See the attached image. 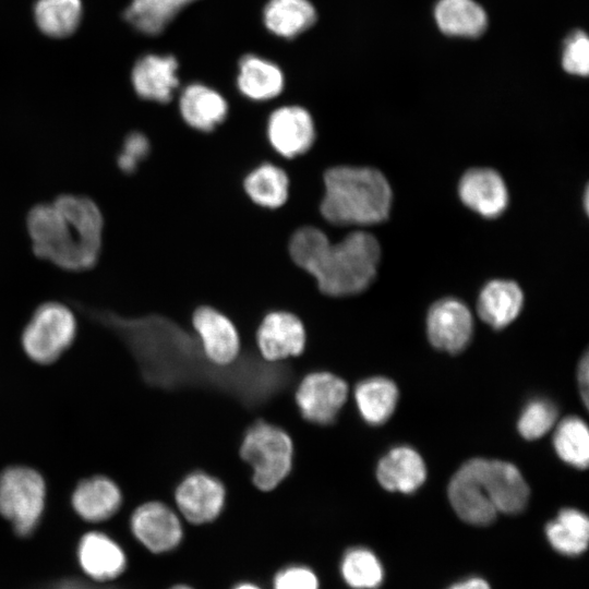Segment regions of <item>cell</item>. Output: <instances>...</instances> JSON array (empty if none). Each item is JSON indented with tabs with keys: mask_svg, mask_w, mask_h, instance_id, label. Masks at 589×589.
I'll use <instances>...</instances> for the list:
<instances>
[{
	"mask_svg": "<svg viewBox=\"0 0 589 589\" xmlns=\"http://www.w3.org/2000/svg\"><path fill=\"white\" fill-rule=\"evenodd\" d=\"M26 228L34 254L59 268L85 271L98 261L104 218L89 197L62 194L32 207Z\"/></svg>",
	"mask_w": 589,
	"mask_h": 589,
	"instance_id": "cell-1",
	"label": "cell"
},
{
	"mask_svg": "<svg viewBox=\"0 0 589 589\" xmlns=\"http://www.w3.org/2000/svg\"><path fill=\"white\" fill-rule=\"evenodd\" d=\"M292 262L330 297L360 293L374 280L381 248L373 235L357 230L338 242L315 226L294 230L288 242Z\"/></svg>",
	"mask_w": 589,
	"mask_h": 589,
	"instance_id": "cell-2",
	"label": "cell"
},
{
	"mask_svg": "<svg viewBox=\"0 0 589 589\" xmlns=\"http://www.w3.org/2000/svg\"><path fill=\"white\" fill-rule=\"evenodd\" d=\"M322 217L335 226H365L388 217L392 190L386 178L370 167L335 166L323 173Z\"/></svg>",
	"mask_w": 589,
	"mask_h": 589,
	"instance_id": "cell-3",
	"label": "cell"
},
{
	"mask_svg": "<svg viewBox=\"0 0 589 589\" xmlns=\"http://www.w3.org/2000/svg\"><path fill=\"white\" fill-rule=\"evenodd\" d=\"M47 483L36 468L10 465L0 472V516L20 537L31 534L44 515Z\"/></svg>",
	"mask_w": 589,
	"mask_h": 589,
	"instance_id": "cell-4",
	"label": "cell"
},
{
	"mask_svg": "<svg viewBox=\"0 0 589 589\" xmlns=\"http://www.w3.org/2000/svg\"><path fill=\"white\" fill-rule=\"evenodd\" d=\"M77 333L74 312L65 304L49 301L32 314L21 334L24 354L34 363L56 362L73 344Z\"/></svg>",
	"mask_w": 589,
	"mask_h": 589,
	"instance_id": "cell-5",
	"label": "cell"
},
{
	"mask_svg": "<svg viewBox=\"0 0 589 589\" xmlns=\"http://www.w3.org/2000/svg\"><path fill=\"white\" fill-rule=\"evenodd\" d=\"M240 454L250 465L252 481L262 491H271L290 473L293 445L290 436L280 428L257 422L245 433Z\"/></svg>",
	"mask_w": 589,
	"mask_h": 589,
	"instance_id": "cell-6",
	"label": "cell"
},
{
	"mask_svg": "<svg viewBox=\"0 0 589 589\" xmlns=\"http://www.w3.org/2000/svg\"><path fill=\"white\" fill-rule=\"evenodd\" d=\"M485 461L483 458L466 461L453 476L448 485V497L454 510L464 521L471 525H489L497 515L485 488Z\"/></svg>",
	"mask_w": 589,
	"mask_h": 589,
	"instance_id": "cell-7",
	"label": "cell"
},
{
	"mask_svg": "<svg viewBox=\"0 0 589 589\" xmlns=\"http://www.w3.org/2000/svg\"><path fill=\"white\" fill-rule=\"evenodd\" d=\"M134 538L149 552L163 554L175 550L183 539V526L168 505L149 501L139 505L130 517Z\"/></svg>",
	"mask_w": 589,
	"mask_h": 589,
	"instance_id": "cell-8",
	"label": "cell"
},
{
	"mask_svg": "<svg viewBox=\"0 0 589 589\" xmlns=\"http://www.w3.org/2000/svg\"><path fill=\"white\" fill-rule=\"evenodd\" d=\"M348 396L347 383L328 372L303 377L296 390V402L304 419L317 424L334 421Z\"/></svg>",
	"mask_w": 589,
	"mask_h": 589,
	"instance_id": "cell-9",
	"label": "cell"
},
{
	"mask_svg": "<svg viewBox=\"0 0 589 589\" xmlns=\"http://www.w3.org/2000/svg\"><path fill=\"white\" fill-rule=\"evenodd\" d=\"M266 134L273 149L289 159L309 152L316 139L311 113L296 105L274 110L267 120Z\"/></svg>",
	"mask_w": 589,
	"mask_h": 589,
	"instance_id": "cell-10",
	"label": "cell"
},
{
	"mask_svg": "<svg viewBox=\"0 0 589 589\" xmlns=\"http://www.w3.org/2000/svg\"><path fill=\"white\" fill-rule=\"evenodd\" d=\"M226 491L223 483L202 471L188 474L175 491V502L181 516L193 525L215 520L223 512Z\"/></svg>",
	"mask_w": 589,
	"mask_h": 589,
	"instance_id": "cell-11",
	"label": "cell"
},
{
	"mask_svg": "<svg viewBox=\"0 0 589 589\" xmlns=\"http://www.w3.org/2000/svg\"><path fill=\"white\" fill-rule=\"evenodd\" d=\"M426 329L429 340L435 348L457 353L470 341L473 329L472 316L461 301L445 298L431 306Z\"/></svg>",
	"mask_w": 589,
	"mask_h": 589,
	"instance_id": "cell-12",
	"label": "cell"
},
{
	"mask_svg": "<svg viewBox=\"0 0 589 589\" xmlns=\"http://www.w3.org/2000/svg\"><path fill=\"white\" fill-rule=\"evenodd\" d=\"M306 341L301 320L287 311H273L261 321L256 342L262 357L271 362L302 353Z\"/></svg>",
	"mask_w": 589,
	"mask_h": 589,
	"instance_id": "cell-13",
	"label": "cell"
},
{
	"mask_svg": "<svg viewBox=\"0 0 589 589\" xmlns=\"http://www.w3.org/2000/svg\"><path fill=\"white\" fill-rule=\"evenodd\" d=\"M192 325L197 334L205 357L223 366L232 363L240 351V338L231 320L218 310L203 305L192 315Z\"/></svg>",
	"mask_w": 589,
	"mask_h": 589,
	"instance_id": "cell-14",
	"label": "cell"
},
{
	"mask_svg": "<svg viewBox=\"0 0 589 589\" xmlns=\"http://www.w3.org/2000/svg\"><path fill=\"white\" fill-rule=\"evenodd\" d=\"M118 483L105 474L81 479L70 496L73 512L84 521L97 524L111 518L122 504Z\"/></svg>",
	"mask_w": 589,
	"mask_h": 589,
	"instance_id": "cell-15",
	"label": "cell"
},
{
	"mask_svg": "<svg viewBox=\"0 0 589 589\" xmlns=\"http://www.w3.org/2000/svg\"><path fill=\"white\" fill-rule=\"evenodd\" d=\"M76 556L84 574L97 582L119 577L128 563L120 544L101 531L84 533L79 541Z\"/></svg>",
	"mask_w": 589,
	"mask_h": 589,
	"instance_id": "cell-16",
	"label": "cell"
},
{
	"mask_svg": "<svg viewBox=\"0 0 589 589\" xmlns=\"http://www.w3.org/2000/svg\"><path fill=\"white\" fill-rule=\"evenodd\" d=\"M458 192L466 206L486 218L500 216L508 203L502 177L489 168L468 170L460 179Z\"/></svg>",
	"mask_w": 589,
	"mask_h": 589,
	"instance_id": "cell-17",
	"label": "cell"
},
{
	"mask_svg": "<svg viewBox=\"0 0 589 589\" xmlns=\"http://www.w3.org/2000/svg\"><path fill=\"white\" fill-rule=\"evenodd\" d=\"M178 62L172 56L146 55L132 70V84L143 99L168 103L178 87Z\"/></svg>",
	"mask_w": 589,
	"mask_h": 589,
	"instance_id": "cell-18",
	"label": "cell"
},
{
	"mask_svg": "<svg viewBox=\"0 0 589 589\" xmlns=\"http://www.w3.org/2000/svg\"><path fill=\"white\" fill-rule=\"evenodd\" d=\"M484 482L495 509L505 514L521 512L529 498V488L520 471L510 462L486 460Z\"/></svg>",
	"mask_w": 589,
	"mask_h": 589,
	"instance_id": "cell-19",
	"label": "cell"
},
{
	"mask_svg": "<svg viewBox=\"0 0 589 589\" xmlns=\"http://www.w3.org/2000/svg\"><path fill=\"white\" fill-rule=\"evenodd\" d=\"M376 477L388 491L412 493L423 484L426 469L423 459L413 448L399 446L390 449L380 460Z\"/></svg>",
	"mask_w": 589,
	"mask_h": 589,
	"instance_id": "cell-20",
	"label": "cell"
},
{
	"mask_svg": "<svg viewBox=\"0 0 589 589\" xmlns=\"http://www.w3.org/2000/svg\"><path fill=\"white\" fill-rule=\"evenodd\" d=\"M179 110L184 122L201 132H211L227 117L228 104L215 89L199 83L181 93Z\"/></svg>",
	"mask_w": 589,
	"mask_h": 589,
	"instance_id": "cell-21",
	"label": "cell"
},
{
	"mask_svg": "<svg viewBox=\"0 0 589 589\" xmlns=\"http://www.w3.org/2000/svg\"><path fill=\"white\" fill-rule=\"evenodd\" d=\"M524 302L520 287L510 280H492L481 290L478 313L493 328H503L519 314Z\"/></svg>",
	"mask_w": 589,
	"mask_h": 589,
	"instance_id": "cell-22",
	"label": "cell"
},
{
	"mask_svg": "<svg viewBox=\"0 0 589 589\" xmlns=\"http://www.w3.org/2000/svg\"><path fill=\"white\" fill-rule=\"evenodd\" d=\"M434 20L442 33L455 37H477L488 25L484 9L474 0H438Z\"/></svg>",
	"mask_w": 589,
	"mask_h": 589,
	"instance_id": "cell-23",
	"label": "cell"
},
{
	"mask_svg": "<svg viewBox=\"0 0 589 589\" xmlns=\"http://www.w3.org/2000/svg\"><path fill=\"white\" fill-rule=\"evenodd\" d=\"M284 83V74L275 63L254 55L241 58L237 85L245 97L256 101L275 98Z\"/></svg>",
	"mask_w": 589,
	"mask_h": 589,
	"instance_id": "cell-24",
	"label": "cell"
},
{
	"mask_svg": "<svg viewBox=\"0 0 589 589\" xmlns=\"http://www.w3.org/2000/svg\"><path fill=\"white\" fill-rule=\"evenodd\" d=\"M242 185L255 205L276 209L287 202L290 181L283 168L266 161L252 169L244 177Z\"/></svg>",
	"mask_w": 589,
	"mask_h": 589,
	"instance_id": "cell-25",
	"label": "cell"
},
{
	"mask_svg": "<svg viewBox=\"0 0 589 589\" xmlns=\"http://www.w3.org/2000/svg\"><path fill=\"white\" fill-rule=\"evenodd\" d=\"M354 398L363 420L378 425L393 414L398 400V389L395 383L386 377H370L356 386Z\"/></svg>",
	"mask_w": 589,
	"mask_h": 589,
	"instance_id": "cell-26",
	"label": "cell"
},
{
	"mask_svg": "<svg viewBox=\"0 0 589 589\" xmlns=\"http://www.w3.org/2000/svg\"><path fill=\"white\" fill-rule=\"evenodd\" d=\"M263 20L273 34L292 38L313 25L316 12L309 0H269Z\"/></svg>",
	"mask_w": 589,
	"mask_h": 589,
	"instance_id": "cell-27",
	"label": "cell"
},
{
	"mask_svg": "<svg viewBox=\"0 0 589 589\" xmlns=\"http://www.w3.org/2000/svg\"><path fill=\"white\" fill-rule=\"evenodd\" d=\"M545 533L557 552L568 556L579 555L588 546L589 520L577 509L564 508L546 525Z\"/></svg>",
	"mask_w": 589,
	"mask_h": 589,
	"instance_id": "cell-28",
	"label": "cell"
},
{
	"mask_svg": "<svg viewBox=\"0 0 589 589\" xmlns=\"http://www.w3.org/2000/svg\"><path fill=\"white\" fill-rule=\"evenodd\" d=\"M196 0H133L125 20L141 33L158 35L187 5Z\"/></svg>",
	"mask_w": 589,
	"mask_h": 589,
	"instance_id": "cell-29",
	"label": "cell"
},
{
	"mask_svg": "<svg viewBox=\"0 0 589 589\" xmlns=\"http://www.w3.org/2000/svg\"><path fill=\"white\" fill-rule=\"evenodd\" d=\"M82 15L81 0H38L35 20L43 33L65 37L77 27Z\"/></svg>",
	"mask_w": 589,
	"mask_h": 589,
	"instance_id": "cell-30",
	"label": "cell"
},
{
	"mask_svg": "<svg viewBox=\"0 0 589 589\" xmlns=\"http://www.w3.org/2000/svg\"><path fill=\"white\" fill-rule=\"evenodd\" d=\"M339 569L344 581L352 589H375L384 577L376 555L362 546L347 550L341 557Z\"/></svg>",
	"mask_w": 589,
	"mask_h": 589,
	"instance_id": "cell-31",
	"label": "cell"
},
{
	"mask_svg": "<svg viewBox=\"0 0 589 589\" xmlns=\"http://www.w3.org/2000/svg\"><path fill=\"white\" fill-rule=\"evenodd\" d=\"M554 448L565 462L586 469L589 462V433L587 424L578 417L563 419L554 433Z\"/></svg>",
	"mask_w": 589,
	"mask_h": 589,
	"instance_id": "cell-32",
	"label": "cell"
},
{
	"mask_svg": "<svg viewBox=\"0 0 589 589\" xmlns=\"http://www.w3.org/2000/svg\"><path fill=\"white\" fill-rule=\"evenodd\" d=\"M557 408L544 398L530 400L524 408L519 420L518 431L526 440L543 436L555 423Z\"/></svg>",
	"mask_w": 589,
	"mask_h": 589,
	"instance_id": "cell-33",
	"label": "cell"
},
{
	"mask_svg": "<svg viewBox=\"0 0 589 589\" xmlns=\"http://www.w3.org/2000/svg\"><path fill=\"white\" fill-rule=\"evenodd\" d=\"M562 67L572 75H588L589 39L585 32L575 31L566 38L562 50Z\"/></svg>",
	"mask_w": 589,
	"mask_h": 589,
	"instance_id": "cell-34",
	"label": "cell"
},
{
	"mask_svg": "<svg viewBox=\"0 0 589 589\" xmlns=\"http://www.w3.org/2000/svg\"><path fill=\"white\" fill-rule=\"evenodd\" d=\"M273 589H320V580L311 567L292 564L275 574Z\"/></svg>",
	"mask_w": 589,
	"mask_h": 589,
	"instance_id": "cell-35",
	"label": "cell"
},
{
	"mask_svg": "<svg viewBox=\"0 0 589 589\" xmlns=\"http://www.w3.org/2000/svg\"><path fill=\"white\" fill-rule=\"evenodd\" d=\"M149 151V140L141 132H131L123 141L121 152L118 154V167L125 173L134 172L139 164L148 156Z\"/></svg>",
	"mask_w": 589,
	"mask_h": 589,
	"instance_id": "cell-36",
	"label": "cell"
},
{
	"mask_svg": "<svg viewBox=\"0 0 589 589\" xmlns=\"http://www.w3.org/2000/svg\"><path fill=\"white\" fill-rule=\"evenodd\" d=\"M578 383L580 386V393L586 407L588 406V383H589V363L588 353L586 352L579 362L578 366Z\"/></svg>",
	"mask_w": 589,
	"mask_h": 589,
	"instance_id": "cell-37",
	"label": "cell"
},
{
	"mask_svg": "<svg viewBox=\"0 0 589 589\" xmlns=\"http://www.w3.org/2000/svg\"><path fill=\"white\" fill-rule=\"evenodd\" d=\"M449 589H490V587L486 581L481 578H470L452 586Z\"/></svg>",
	"mask_w": 589,
	"mask_h": 589,
	"instance_id": "cell-38",
	"label": "cell"
},
{
	"mask_svg": "<svg viewBox=\"0 0 589 589\" xmlns=\"http://www.w3.org/2000/svg\"><path fill=\"white\" fill-rule=\"evenodd\" d=\"M232 589H262L259 585L250 582V581H243L237 584Z\"/></svg>",
	"mask_w": 589,
	"mask_h": 589,
	"instance_id": "cell-39",
	"label": "cell"
},
{
	"mask_svg": "<svg viewBox=\"0 0 589 589\" xmlns=\"http://www.w3.org/2000/svg\"><path fill=\"white\" fill-rule=\"evenodd\" d=\"M169 589H194V588L185 584H177V585L171 586Z\"/></svg>",
	"mask_w": 589,
	"mask_h": 589,
	"instance_id": "cell-40",
	"label": "cell"
}]
</instances>
